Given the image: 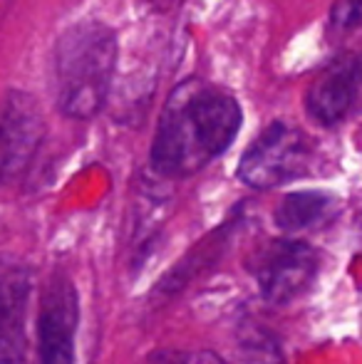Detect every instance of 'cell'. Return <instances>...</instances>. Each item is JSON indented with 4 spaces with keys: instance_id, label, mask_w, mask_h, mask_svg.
I'll list each match as a JSON object with an SVG mask.
<instances>
[{
    "instance_id": "obj_1",
    "label": "cell",
    "mask_w": 362,
    "mask_h": 364,
    "mask_svg": "<svg viewBox=\"0 0 362 364\" xmlns=\"http://www.w3.org/2000/svg\"><path fill=\"white\" fill-rule=\"evenodd\" d=\"M241 129V107L231 95L198 80L176 87L151 144V164L164 176H191L221 156Z\"/></svg>"
},
{
    "instance_id": "obj_2",
    "label": "cell",
    "mask_w": 362,
    "mask_h": 364,
    "mask_svg": "<svg viewBox=\"0 0 362 364\" xmlns=\"http://www.w3.org/2000/svg\"><path fill=\"white\" fill-rule=\"evenodd\" d=\"M117 65V35L97 20L68 28L55 43L53 90L70 119H92L105 107Z\"/></svg>"
},
{
    "instance_id": "obj_3",
    "label": "cell",
    "mask_w": 362,
    "mask_h": 364,
    "mask_svg": "<svg viewBox=\"0 0 362 364\" xmlns=\"http://www.w3.org/2000/svg\"><path fill=\"white\" fill-rule=\"evenodd\" d=\"M248 265L256 275L261 295L273 305H285L310 288L318 275L320 255L303 240L278 238L258 248Z\"/></svg>"
},
{
    "instance_id": "obj_4",
    "label": "cell",
    "mask_w": 362,
    "mask_h": 364,
    "mask_svg": "<svg viewBox=\"0 0 362 364\" xmlns=\"http://www.w3.org/2000/svg\"><path fill=\"white\" fill-rule=\"evenodd\" d=\"M308 156L310 149L305 136L293 127L275 122L243 154L238 176L253 188H273L303 176Z\"/></svg>"
},
{
    "instance_id": "obj_5",
    "label": "cell",
    "mask_w": 362,
    "mask_h": 364,
    "mask_svg": "<svg viewBox=\"0 0 362 364\" xmlns=\"http://www.w3.org/2000/svg\"><path fill=\"white\" fill-rule=\"evenodd\" d=\"M45 136L40 105L28 92H8L0 102V183L25 173Z\"/></svg>"
},
{
    "instance_id": "obj_6",
    "label": "cell",
    "mask_w": 362,
    "mask_h": 364,
    "mask_svg": "<svg viewBox=\"0 0 362 364\" xmlns=\"http://www.w3.org/2000/svg\"><path fill=\"white\" fill-rule=\"evenodd\" d=\"M78 322L80 302L75 285L65 275H55L40 302V364H75Z\"/></svg>"
},
{
    "instance_id": "obj_7",
    "label": "cell",
    "mask_w": 362,
    "mask_h": 364,
    "mask_svg": "<svg viewBox=\"0 0 362 364\" xmlns=\"http://www.w3.org/2000/svg\"><path fill=\"white\" fill-rule=\"evenodd\" d=\"M30 278L23 270L0 275V364H20L25 355Z\"/></svg>"
},
{
    "instance_id": "obj_8",
    "label": "cell",
    "mask_w": 362,
    "mask_h": 364,
    "mask_svg": "<svg viewBox=\"0 0 362 364\" xmlns=\"http://www.w3.org/2000/svg\"><path fill=\"white\" fill-rule=\"evenodd\" d=\"M355 92H358V75L353 65L335 68L313 82V87L305 95V107L310 117L318 119L320 124H335L350 112Z\"/></svg>"
},
{
    "instance_id": "obj_9",
    "label": "cell",
    "mask_w": 362,
    "mask_h": 364,
    "mask_svg": "<svg viewBox=\"0 0 362 364\" xmlns=\"http://www.w3.org/2000/svg\"><path fill=\"white\" fill-rule=\"evenodd\" d=\"M330 198L320 191H295L288 193L275 208V223L285 233L305 230L318 225L320 220L328 218Z\"/></svg>"
},
{
    "instance_id": "obj_10",
    "label": "cell",
    "mask_w": 362,
    "mask_h": 364,
    "mask_svg": "<svg viewBox=\"0 0 362 364\" xmlns=\"http://www.w3.org/2000/svg\"><path fill=\"white\" fill-rule=\"evenodd\" d=\"M362 25V0H335L330 8V28L348 33Z\"/></svg>"
},
{
    "instance_id": "obj_11",
    "label": "cell",
    "mask_w": 362,
    "mask_h": 364,
    "mask_svg": "<svg viewBox=\"0 0 362 364\" xmlns=\"http://www.w3.org/2000/svg\"><path fill=\"white\" fill-rule=\"evenodd\" d=\"M179 364H226V362H223L216 352L198 350V352H188V355H183Z\"/></svg>"
},
{
    "instance_id": "obj_12",
    "label": "cell",
    "mask_w": 362,
    "mask_h": 364,
    "mask_svg": "<svg viewBox=\"0 0 362 364\" xmlns=\"http://www.w3.org/2000/svg\"><path fill=\"white\" fill-rule=\"evenodd\" d=\"M353 70H355V75H358V82H362V60H358V63L353 65Z\"/></svg>"
}]
</instances>
